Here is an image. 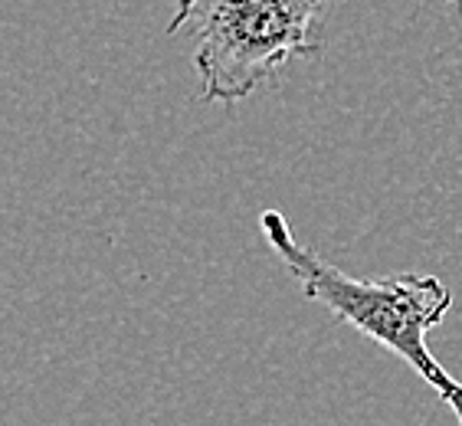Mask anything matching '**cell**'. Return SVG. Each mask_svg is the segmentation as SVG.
Listing matches in <instances>:
<instances>
[{"label":"cell","mask_w":462,"mask_h":426,"mask_svg":"<svg viewBox=\"0 0 462 426\" xmlns=\"http://www.w3.org/2000/svg\"><path fill=\"white\" fill-rule=\"evenodd\" d=\"M259 230L309 302H319L335 319L403 357L413 374H420V381L430 384L436 397L453 410L456 423L462 426V384L427 347V335L453 309V292L436 275L403 273L383 279L347 275L345 269L321 259L311 246L295 240L292 223L282 210L259 213Z\"/></svg>","instance_id":"1"},{"label":"cell","mask_w":462,"mask_h":426,"mask_svg":"<svg viewBox=\"0 0 462 426\" xmlns=\"http://www.w3.org/2000/svg\"><path fill=\"white\" fill-rule=\"evenodd\" d=\"M335 0H178L168 33L194 36L207 102L236 106L289 60L321 53Z\"/></svg>","instance_id":"2"},{"label":"cell","mask_w":462,"mask_h":426,"mask_svg":"<svg viewBox=\"0 0 462 426\" xmlns=\"http://www.w3.org/2000/svg\"><path fill=\"white\" fill-rule=\"evenodd\" d=\"M453 4H459V7H462V0H453Z\"/></svg>","instance_id":"3"}]
</instances>
